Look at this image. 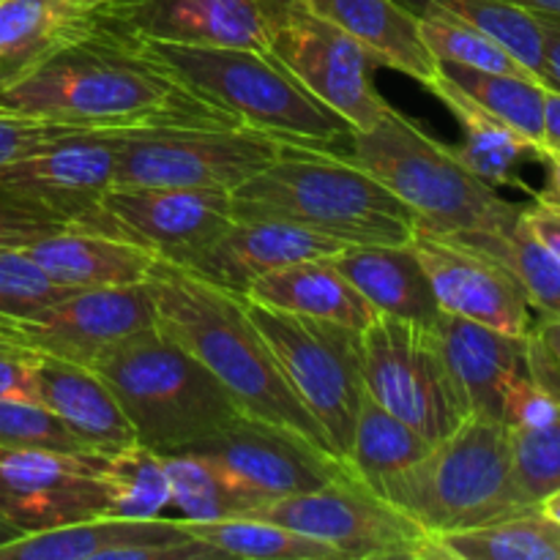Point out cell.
Instances as JSON below:
<instances>
[{
	"instance_id": "obj_1",
	"label": "cell",
	"mask_w": 560,
	"mask_h": 560,
	"mask_svg": "<svg viewBox=\"0 0 560 560\" xmlns=\"http://www.w3.org/2000/svg\"><path fill=\"white\" fill-rule=\"evenodd\" d=\"M0 113L98 131L241 126L191 91L151 44L102 14L80 38L0 88Z\"/></svg>"
},
{
	"instance_id": "obj_2",
	"label": "cell",
	"mask_w": 560,
	"mask_h": 560,
	"mask_svg": "<svg viewBox=\"0 0 560 560\" xmlns=\"http://www.w3.org/2000/svg\"><path fill=\"white\" fill-rule=\"evenodd\" d=\"M145 284L156 304L159 328L228 388L241 413L288 427L331 452L320 424L295 397L260 328L246 312L244 295L162 260H156Z\"/></svg>"
},
{
	"instance_id": "obj_3",
	"label": "cell",
	"mask_w": 560,
	"mask_h": 560,
	"mask_svg": "<svg viewBox=\"0 0 560 560\" xmlns=\"http://www.w3.org/2000/svg\"><path fill=\"white\" fill-rule=\"evenodd\" d=\"M233 219H277L348 246L408 244L416 228L413 213L359 164L293 140L233 191Z\"/></svg>"
},
{
	"instance_id": "obj_4",
	"label": "cell",
	"mask_w": 560,
	"mask_h": 560,
	"mask_svg": "<svg viewBox=\"0 0 560 560\" xmlns=\"http://www.w3.org/2000/svg\"><path fill=\"white\" fill-rule=\"evenodd\" d=\"M350 162L381 180L416 222L443 235L509 230L523 206L503 200L487 180L465 167L457 151L427 135L399 109L386 107L366 131H350Z\"/></svg>"
},
{
	"instance_id": "obj_5",
	"label": "cell",
	"mask_w": 560,
	"mask_h": 560,
	"mask_svg": "<svg viewBox=\"0 0 560 560\" xmlns=\"http://www.w3.org/2000/svg\"><path fill=\"white\" fill-rule=\"evenodd\" d=\"M91 366L118 397L137 443L162 457L206 441L238 413L228 388L159 326L113 345Z\"/></svg>"
},
{
	"instance_id": "obj_6",
	"label": "cell",
	"mask_w": 560,
	"mask_h": 560,
	"mask_svg": "<svg viewBox=\"0 0 560 560\" xmlns=\"http://www.w3.org/2000/svg\"><path fill=\"white\" fill-rule=\"evenodd\" d=\"M375 492L430 536L481 528L530 509L514 485L509 427L485 416H468L419 463L383 479Z\"/></svg>"
},
{
	"instance_id": "obj_7",
	"label": "cell",
	"mask_w": 560,
	"mask_h": 560,
	"mask_svg": "<svg viewBox=\"0 0 560 560\" xmlns=\"http://www.w3.org/2000/svg\"><path fill=\"white\" fill-rule=\"evenodd\" d=\"M148 44L191 91L233 115L241 126L277 140L315 145L350 137V126L262 49Z\"/></svg>"
},
{
	"instance_id": "obj_8",
	"label": "cell",
	"mask_w": 560,
	"mask_h": 560,
	"mask_svg": "<svg viewBox=\"0 0 560 560\" xmlns=\"http://www.w3.org/2000/svg\"><path fill=\"white\" fill-rule=\"evenodd\" d=\"M244 304L295 397L320 424L334 457L345 463L366 397L361 331L342 323L290 315L249 299Z\"/></svg>"
},
{
	"instance_id": "obj_9",
	"label": "cell",
	"mask_w": 560,
	"mask_h": 560,
	"mask_svg": "<svg viewBox=\"0 0 560 560\" xmlns=\"http://www.w3.org/2000/svg\"><path fill=\"white\" fill-rule=\"evenodd\" d=\"M282 140L249 126H153L118 131L115 186L235 191L266 170Z\"/></svg>"
},
{
	"instance_id": "obj_10",
	"label": "cell",
	"mask_w": 560,
	"mask_h": 560,
	"mask_svg": "<svg viewBox=\"0 0 560 560\" xmlns=\"http://www.w3.org/2000/svg\"><path fill=\"white\" fill-rule=\"evenodd\" d=\"M249 517L326 541L345 560H432V536L350 468L317 490L268 501Z\"/></svg>"
},
{
	"instance_id": "obj_11",
	"label": "cell",
	"mask_w": 560,
	"mask_h": 560,
	"mask_svg": "<svg viewBox=\"0 0 560 560\" xmlns=\"http://www.w3.org/2000/svg\"><path fill=\"white\" fill-rule=\"evenodd\" d=\"M361 345L366 397L427 441L441 443L468 419L432 326L377 315L361 331Z\"/></svg>"
},
{
	"instance_id": "obj_12",
	"label": "cell",
	"mask_w": 560,
	"mask_h": 560,
	"mask_svg": "<svg viewBox=\"0 0 560 560\" xmlns=\"http://www.w3.org/2000/svg\"><path fill=\"white\" fill-rule=\"evenodd\" d=\"M268 55L284 66L317 102L339 115L350 131H366L388 104L372 80L370 55L342 27L312 11L304 0H284L273 14Z\"/></svg>"
},
{
	"instance_id": "obj_13",
	"label": "cell",
	"mask_w": 560,
	"mask_h": 560,
	"mask_svg": "<svg viewBox=\"0 0 560 560\" xmlns=\"http://www.w3.org/2000/svg\"><path fill=\"white\" fill-rule=\"evenodd\" d=\"M233 222V191L113 186L71 228L140 246L162 262L189 268Z\"/></svg>"
},
{
	"instance_id": "obj_14",
	"label": "cell",
	"mask_w": 560,
	"mask_h": 560,
	"mask_svg": "<svg viewBox=\"0 0 560 560\" xmlns=\"http://www.w3.org/2000/svg\"><path fill=\"white\" fill-rule=\"evenodd\" d=\"M98 459L47 448H0V514L22 534L107 517L113 495Z\"/></svg>"
},
{
	"instance_id": "obj_15",
	"label": "cell",
	"mask_w": 560,
	"mask_h": 560,
	"mask_svg": "<svg viewBox=\"0 0 560 560\" xmlns=\"http://www.w3.org/2000/svg\"><path fill=\"white\" fill-rule=\"evenodd\" d=\"M156 326V304L148 284H124L74 290L36 320L0 326V339L91 366L113 345Z\"/></svg>"
},
{
	"instance_id": "obj_16",
	"label": "cell",
	"mask_w": 560,
	"mask_h": 560,
	"mask_svg": "<svg viewBox=\"0 0 560 560\" xmlns=\"http://www.w3.org/2000/svg\"><path fill=\"white\" fill-rule=\"evenodd\" d=\"M408 244L430 279L438 310L512 337H528L534 328L528 299L495 257L463 235L435 233L419 222Z\"/></svg>"
},
{
	"instance_id": "obj_17",
	"label": "cell",
	"mask_w": 560,
	"mask_h": 560,
	"mask_svg": "<svg viewBox=\"0 0 560 560\" xmlns=\"http://www.w3.org/2000/svg\"><path fill=\"white\" fill-rule=\"evenodd\" d=\"M184 452L217 459L268 501L301 495L339 479L348 465L299 432L255 416L235 413L219 432ZM180 454V452H178Z\"/></svg>"
},
{
	"instance_id": "obj_18",
	"label": "cell",
	"mask_w": 560,
	"mask_h": 560,
	"mask_svg": "<svg viewBox=\"0 0 560 560\" xmlns=\"http://www.w3.org/2000/svg\"><path fill=\"white\" fill-rule=\"evenodd\" d=\"M118 131L77 129L0 170V189L74 224L115 186Z\"/></svg>"
},
{
	"instance_id": "obj_19",
	"label": "cell",
	"mask_w": 560,
	"mask_h": 560,
	"mask_svg": "<svg viewBox=\"0 0 560 560\" xmlns=\"http://www.w3.org/2000/svg\"><path fill=\"white\" fill-rule=\"evenodd\" d=\"M217 547L197 539L178 517H93L25 534L0 547V560H217Z\"/></svg>"
},
{
	"instance_id": "obj_20",
	"label": "cell",
	"mask_w": 560,
	"mask_h": 560,
	"mask_svg": "<svg viewBox=\"0 0 560 560\" xmlns=\"http://www.w3.org/2000/svg\"><path fill=\"white\" fill-rule=\"evenodd\" d=\"M284 0H107L102 16L142 42L246 47L268 52Z\"/></svg>"
},
{
	"instance_id": "obj_21",
	"label": "cell",
	"mask_w": 560,
	"mask_h": 560,
	"mask_svg": "<svg viewBox=\"0 0 560 560\" xmlns=\"http://www.w3.org/2000/svg\"><path fill=\"white\" fill-rule=\"evenodd\" d=\"M432 334L468 416L503 421L506 392L528 372V337H512L446 312L438 315Z\"/></svg>"
},
{
	"instance_id": "obj_22",
	"label": "cell",
	"mask_w": 560,
	"mask_h": 560,
	"mask_svg": "<svg viewBox=\"0 0 560 560\" xmlns=\"http://www.w3.org/2000/svg\"><path fill=\"white\" fill-rule=\"evenodd\" d=\"M342 241L277 219H233L230 228L189 266L206 282L244 295L257 277L310 257L337 255Z\"/></svg>"
},
{
	"instance_id": "obj_23",
	"label": "cell",
	"mask_w": 560,
	"mask_h": 560,
	"mask_svg": "<svg viewBox=\"0 0 560 560\" xmlns=\"http://www.w3.org/2000/svg\"><path fill=\"white\" fill-rule=\"evenodd\" d=\"M36 381L38 405L63 421L91 457H109L137 443L129 416L93 366L38 353Z\"/></svg>"
},
{
	"instance_id": "obj_24",
	"label": "cell",
	"mask_w": 560,
	"mask_h": 560,
	"mask_svg": "<svg viewBox=\"0 0 560 560\" xmlns=\"http://www.w3.org/2000/svg\"><path fill=\"white\" fill-rule=\"evenodd\" d=\"M304 3L355 38L375 66L402 71L421 85H427L438 71L435 55L421 38L419 16L402 0H304Z\"/></svg>"
},
{
	"instance_id": "obj_25",
	"label": "cell",
	"mask_w": 560,
	"mask_h": 560,
	"mask_svg": "<svg viewBox=\"0 0 560 560\" xmlns=\"http://www.w3.org/2000/svg\"><path fill=\"white\" fill-rule=\"evenodd\" d=\"M244 299L290 312V315L342 323L355 331H364L381 315L339 271L331 255L310 257V260L290 262L277 271L262 273L246 288Z\"/></svg>"
},
{
	"instance_id": "obj_26",
	"label": "cell",
	"mask_w": 560,
	"mask_h": 560,
	"mask_svg": "<svg viewBox=\"0 0 560 560\" xmlns=\"http://www.w3.org/2000/svg\"><path fill=\"white\" fill-rule=\"evenodd\" d=\"M331 260L381 315L435 326L441 310L410 244L342 246Z\"/></svg>"
},
{
	"instance_id": "obj_27",
	"label": "cell",
	"mask_w": 560,
	"mask_h": 560,
	"mask_svg": "<svg viewBox=\"0 0 560 560\" xmlns=\"http://www.w3.org/2000/svg\"><path fill=\"white\" fill-rule=\"evenodd\" d=\"M104 5L107 0H0V88L80 38Z\"/></svg>"
},
{
	"instance_id": "obj_28",
	"label": "cell",
	"mask_w": 560,
	"mask_h": 560,
	"mask_svg": "<svg viewBox=\"0 0 560 560\" xmlns=\"http://www.w3.org/2000/svg\"><path fill=\"white\" fill-rule=\"evenodd\" d=\"M27 255L66 288H124V284H145L156 257L140 246L109 235L88 233V230L66 224L58 233L25 246Z\"/></svg>"
},
{
	"instance_id": "obj_29",
	"label": "cell",
	"mask_w": 560,
	"mask_h": 560,
	"mask_svg": "<svg viewBox=\"0 0 560 560\" xmlns=\"http://www.w3.org/2000/svg\"><path fill=\"white\" fill-rule=\"evenodd\" d=\"M424 88H430L443 104L454 113V118L463 124V145L454 148L457 156L463 159L465 167L474 170L481 180L490 186H520L525 189L520 178V167L525 162H541V148L517 129L506 126L503 120L492 118L487 109H481L468 93L459 91L452 80L441 71L432 74V80Z\"/></svg>"
},
{
	"instance_id": "obj_30",
	"label": "cell",
	"mask_w": 560,
	"mask_h": 560,
	"mask_svg": "<svg viewBox=\"0 0 560 560\" xmlns=\"http://www.w3.org/2000/svg\"><path fill=\"white\" fill-rule=\"evenodd\" d=\"M164 465H167L170 490H173L170 509H175L180 514L178 520H186V523L249 517L268 503L262 492L246 485L222 463L202 454H170L164 457Z\"/></svg>"
},
{
	"instance_id": "obj_31",
	"label": "cell",
	"mask_w": 560,
	"mask_h": 560,
	"mask_svg": "<svg viewBox=\"0 0 560 560\" xmlns=\"http://www.w3.org/2000/svg\"><path fill=\"white\" fill-rule=\"evenodd\" d=\"M432 560H560V525L536 509L481 528L432 536Z\"/></svg>"
},
{
	"instance_id": "obj_32",
	"label": "cell",
	"mask_w": 560,
	"mask_h": 560,
	"mask_svg": "<svg viewBox=\"0 0 560 560\" xmlns=\"http://www.w3.org/2000/svg\"><path fill=\"white\" fill-rule=\"evenodd\" d=\"M432 446L435 443L427 441L419 430L388 413L372 397H364L345 465L375 490L383 479L419 463Z\"/></svg>"
},
{
	"instance_id": "obj_33",
	"label": "cell",
	"mask_w": 560,
	"mask_h": 560,
	"mask_svg": "<svg viewBox=\"0 0 560 560\" xmlns=\"http://www.w3.org/2000/svg\"><path fill=\"white\" fill-rule=\"evenodd\" d=\"M184 528L197 539L217 547L224 558L246 560H342L331 545L290 530L262 517H228L211 523H186Z\"/></svg>"
},
{
	"instance_id": "obj_34",
	"label": "cell",
	"mask_w": 560,
	"mask_h": 560,
	"mask_svg": "<svg viewBox=\"0 0 560 560\" xmlns=\"http://www.w3.org/2000/svg\"><path fill=\"white\" fill-rule=\"evenodd\" d=\"M416 14H443L495 38L530 74L541 80V22L506 0H402Z\"/></svg>"
},
{
	"instance_id": "obj_35",
	"label": "cell",
	"mask_w": 560,
	"mask_h": 560,
	"mask_svg": "<svg viewBox=\"0 0 560 560\" xmlns=\"http://www.w3.org/2000/svg\"><path fill=\"white\" fill-rule=\"evenodd\" d=\"M474 246L495 257L523 288L530 310L541 317H560V260L530 233L523 219L501 233L463 235Z\"/></svg>"
},
{
	"instance_id": "obj_36",
	"label": "cell",
	"mask_w": 560,
	"mask_h": 560,
	"mask_svg": "<svg viewBox=\"0 0 560 560\" xmlns=\"http://www.w3.org/2000/svg\"><path fill=\"white\" fill-rule=\"evenodd\" d=\"M441 71L492 118L503 120L541 148L545 82L534 80V77L503 74V71L470 69V66L459 63H441Z\"/></svg>"
},
{
	"instance_id": "obj_37",
	"label": "cell",
	"mask_w": 560,
	"mask_h": 560,
	"mask_svg": "<svg viewBox=\"0 0 560 560\" xmlns=\"http://www.w3.org/2000/svg\"><path fill=\"white\" fill-rule=\"evenodd\" d=\"M104 481L109 487V517L156 520L164 517L173 501L167 465L162 454L142 443L120 448L98 459Z\"/></svg>"
},
{
	"instance_id": "obj_38",
	"label": "cell",
	"mask_w": 560,
	"mask_h": 560,
	"mask_svg": "<svg viewBox=\"0 0 560 560\" xmlns=\"http://www.w3.org/2000/svg\"><path fill=\"white\" fill-rule=\"evenodd\" d=\"M419 16V31L424 38L427 49L435 55L438 63H459L470 69L485 71H503V74L534 77L506 47L490 38L487 33L443 14H416Z\"/></svg>"
},
{
	"instance_id": "obj_39",
	"label": "cell",
	"mask_w": 560,
	"mask_h": 560,
	"mask_svg": "<svg viewBox=\"0 0 560 560\" xmlns=\"http://www.w3.org/2000/svg\"><path fill=\"white\" fill-rule=\"evenodd\" d=\"M514 485L525 506H541L560 490V416L539 427H509Z\"/></svg>"
},
{
	"instance_id": "obj_40",
	"label": "cell",
	"mask_w": 560,
	"mask_h": 560,
	"mask_svg": "<svg viewBox=\"0 0 560 560\" xmlns=\"http://www.w3.org/2000/svg\"><path fill=\"white\" fill-rule=\"evenodd\" d=\"M77 288L55 282L22 249H0V326L36 320L38 315L74 293Z\"/></svg>"
},
{
	"instance_id": "obj_41",
	"label": "cell",
	"mask_w": 560,
	"mask_h": 560,
	"mask_svg": "<svg viewBox=\"0 0 560 560\" xmlns=\"http://www.w3.org/2000/svg\"><path fill=\"white\" fill-rule=\"evenodd\" d=\"M0 448H47L63 454H91L77 443L44 405L27 399H0Z\"/></svg>"
},
{
	"instance_id": "obj_42",
	"label": "cell",
	"mask_w": 560,
	"mask_h": 560,
	"mask_svg": "<svg viewBox=\"0 0 560 560\" xmlns=\"http://www.w3.org/2000/svg\"><path fill=\"white\" fill-rule=\"evenodd\" d=\"M63 228L66 222L44 211L42 206L0 189V249H22Z\"/></svg>"
},
{
	"instance_id": "obj_43",
	"label": "cell",
	"mask_w": 560,
	"mask_h": 560,
	"mask_svg": "<svg viewBox=\"0 0 560 560\" xmlns=\"http://www.w3.org/2000/svg\"><path fill=\"white\" fill-rule=\"evenodd\" d=\"M71 126L52 124V120L27 118V115H9L0 113V170L11 167L20 159L42 151L58 137L69 135Z\"/></svg>"
},
{
	"instance_id": "obj_44",
	"label": "cell",
	"mask_w": 560,
	"mask_h": 560,
	"mask_svg": "<svg viewBox=\"0 0 560 560\" xmlns=\"http://www.w3.org/2000/svg\"><path fill=\"white\" fill-rule=\"evenodd\" d=\"M560 416V397L525 372L512 383L503 399V424L506 427H539Z\"/></svg>"
},
{
	"instance_id": "obj_45",
	"label": "cell",
	"mask_w": 560,
	"mask_h": 560,
	"mask_svg": "<svg viewBox=\"0 0 560 560\" xmlns=\"http://www.w3.org/2000/svg\"><path fill=\"white\" fill-rule=\"evenodd\" d=\"M36 359L38 353L33 350L0 339V399L38 402Z\"/></svg>"
},
{
	"instance_id": "obj_46",
	"label": "cell",
	"mask_w": 560,
	"mask_h": 560,
	"mask_svg": "<svg viewBox=\"0 0 560 560\" xmlns=\"http://www.w3.org/2000/svg\"><path fill=\"white\" fill-rule=\"evenodd\" d=\"M520 219H523L525 228H528L530 233H534L536 238H539L560 260V206L534 195V202H530V206H523Z\"/></svg>"
},
{
	"instance_id": "obj_47",
	"label": "cell",
	"mask_w": 560,
	"mask_h": 560,
	"mask_svg": "<svg viewBox=\"0 0 560 560\" xmlns=\"http://www.w3.org/2000/svg\"><path fill=\"white\" fill-rule=\"evenodd\" d=\"M541 22V80L560 91V20L539 16Z\"/></svg>"
},
{
	"instance_id": "obj_48",
	"label": "cell",
	"mask_w": 560,
	"mask_h": 560,
	"mask_svg": "<svg viewBox=\"0 0 560 560\" xmlns=\"http://www.w3.org/2000/svg\"><path fill=\"white\" fill-rule=\"evenodd\" d=\"M541 153H560V91H545V115H541ZM541 156V159H545Z\"/></svg>"
},
{
	"instance_id": "obj_49",
	"label": "cell",
	"mask_w": 560,
	"mask_h": 560,
	"mask_svg": "<svg viewBox=\"0 0 560 560\" xmlns=\"http://www.w3.org/2000/svg\"><path fill=\"white\" fill-rule=\"evenodd\" d=\"M536 342L541 345L547 355H550L552 364L560 370V317H541L534 328H530Z\"/></svg>"
},
{
	"instance_id": "obj_50",
	"label": "cell",
	"mask_w": 560,
	"mask_h": 560,
	"mask_svg": "<svg viewBox=\"0 0 560 560\" xmlns=\"http://www.w3.org/2000/svg\"><path fill=\"white\" fill-rule=\"evenodd\" d=\"M541 164L547 167V186L545 191H539V197L560 206V153H547Z\"/></svg>"
},
{
	"instance_id": "obj_51",
	"label": "cell",
	"mask_w": 560,
	"mask_h": 560,
	"mask_svg": "<svg viewBox=\"0 0 560 560\" xmlns=\"http://www.w3.org/2000/svg\"><path fill=\"white\" fill-rule=\"evenodd\" d=\"M506 3L520 5L536 16H558L560 20V0H506Z\"/></svg>"
},
{
	"instance_id": "obj_52",
	"label": "cell",
	"mask_w": 560,
	"mask_h": 560,
	"mask_svg": "<svg viewBox=\"0 0 560 560\" xmlns=\"http://www.w3.org/2000/svg\"><path fill=\"white\" fill-rule=\"evenodd\" d=\"M20 536H25V534H22L14 523H9V520L0 514V547L9 545V541H14V539H20Z\"/></svg>"
},
{
	"instance_id": "obj_53",
	"label": "cell",
	"mask_w": 560,
	"mask_h": 560,
	"mask_svg": "<svg viewBox=\"0 0 560 560\" xmlns=\"http://www.w3.org/2000/svg\"><path fill=\"white\" fill-rule=\"evenodd\" d=\"M539 509H541V512H545V514H550V517L556 520V523L560 525V490L556 492V495H550V498H547V501L541 503Z\"/></svg>"
}]
</instances>
